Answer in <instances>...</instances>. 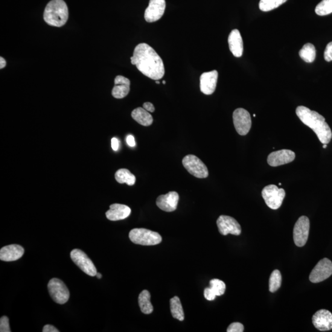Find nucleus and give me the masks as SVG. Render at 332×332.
Segmentation results:
<instances>
[{
  "mask_svg": "<svg viewBox=\"0 0 332 332\" xmlns=\"http://www.w3.org/2000/svg\"><path fill=\"white\" fill-rule=\"evenodd\" d=\"M130 60L132 65H136L140 72L151 79L157 81L164 77V65L161 57L147 44L137 46Z\"/></svg>",
  "mask_w": 332,
  "mask_h": 332,
  "instance_id": "1",
  "label": "nucleus"
},
{
  "mask_svg": "<svg viewBox=\"0 0 332 332\" xmlns=\"http://www.w3.org/2000/svg\"><path fill=\"white\" fill-rule=\"evenodd\" d=\"M296 114L302 123L311 128L323 144H328L332 138L330 127L326 123L325 119L315 111L305 106L296 108Z\"/></svg>",
  "mask_w": 332,
  "mask_h": 332,
  "instance_id": "2",
  "label": "nucleus"
},
{
  "mask_svg": "<svg viewBox=\"0 0 332 332\" xmlns=\"http://www.w3.org/2000/svg\"><path fill=\"white\" fill-rule=\"evenodd\" d=\"M43 18L49 25L62 27L69 19L68 5L63 0H52L46 6Z\"/></svg>",
  "mask_w": 332,
  "mask_h": 332,
  "instance_id": "3",
  "label": "nucleus"
},
{
  "mask_svg": "<svg viewBox=\"0 0 332 332\" xmlns=\"http://www.w3.org/2000/svg\"><path fill=\"white\" fill-rule=\"evenodd\" d=\"M129 239L133 243L142 246H154L161 243L158 233L145 228H135L129 233Z\"/></svg>",
  "mask_w": 332,
  "mask_h": 332,
  "instance_id": "4",
  "label": "nucleus"
},
{
  "mask_svg": "<svg viewBox=\"0 0 332 332\" xmlns=\"http://www.w3.org/2000/svg\"><path fill=\"white\" fill-rule=\"evenodd\" d=\"M261 194L267 205L270 209L276 210L281 206L285 196V191L283 188H279L275 185H270L265 186Z\"/></svg>",
  "mask_w": 332,
  "mask_h": 332,
  "instance_id": "5",
  "label": "nucleus"
},
{
  "mask_svg": "<svg viewBox=\"0 0 332 332\" xmlns=\"http://www.w3.org/2000/svg\"><path fill=\"white\" fill-rule=\"evenodd\" d=\"M183 165L189 173L199 179H205L209 176L208 169L197 156L188 154L182 160Z\"/></svg>",
  "mask_w": 332,
  "mask_h": 332,
  "instance_id": "6",
  "label": "nucleus"
},
{
  "mask_svg": "<svg viewBox=\"0 0 332 332\" xmlns=\"http://www.w3.org/2000/svg\"><path fill=\"white\" fill-rule=\"evenodd\" d=\"M48 287L51 298L57 304L63 305L68 302L69 290L62 281L57 278L52 279L49 282Z\"/></svg>",
  "mask_w": 332,
  "mask_h": 332,
  "instance_id": "7",
  "label": "nucleus"
},
{
  "mask_svg": "<svg viewBox=\"0 0 332 332\" xmlns=\"http://www.w3.org/2000/svg\"><path fill=\"white\" fill-rule=\"evenodd\" d=\"M310 222L307 217L302 216L297 220L293 228V240L298 247L304 246L310 234Z\"/></svg>",
  "mask_w": 332,
  "mask_h": 332,
  "instance_id": "8",
  "label": "nucleus"
},
{
  "mask_svg": "<svg viewBox=\"0 0 332 332\" xmlns=\"http://www.w3.org/2000/svg\"><path fill=\"white\" fill-rule=\"evenodd\" d=\"M71 257L73 261L87 275L93 277L97 275V270L94 264L82 250H73L71 253Z\"/></svg>",
  "mask_w": 332,
  "mask_h": 332,
  "instance_id": "9",
  "label": "nucleus"
},
{
  "mask_svg": "<svg viewBox=\"0 0 332 332\" xmlns=\"http://www.w3.org/2000/svg\"><path fill=\"white\" fill-rule=\"evenodd\" d=\"M233 118L235 129L239 135H247L252 126V119L250 113L246 110L240 108L235 110Z\"/></svg>",
  "mask_w": 332,
  "mask_h": 332,
  "instance_id": "10",
  "label": "nucleus"
},
{
  "mask_svg": "<svg viewBox=\"0 0 332 332\" xmlns=\"http://www.w3.org/2000/svg\"><path fill=\"white\" fill-rule=\"evenodd\" d=\"M332 275V262L328 258H323L314 268L310 275V281L313 283L325 281Z\"/></svg>",
  "mask_w": 332,
  "mask_h": 332,
  "instance_id": "11",
  "label": "nucleus"
},
{
  "mask_svg": "<svg viewBox=\"0 0 332 332\" xmlns=\"http://www.w3.org/2000/svg\"><path fill=\"white\" fill-rule=\"evenodd\" d=\"M217 225L221 235L226 236L231 234L239 236L241 234L240 223L231 217L220 215L217 220Z\"/></svg>",
  "mask_w": 332,
  "mask_h": 332,
  "instance_id": "12",
  "label": "nucleus"
},
{
  "mask_svg": "<svg viewBox=\"0 0 332 332\" xmlns=\"http://www.w3.org/2000/svg\"><path fill=\"white\" fill-rule=\"evenodd\" d=\"M165 10V0H150L149 5L145 11V19L154 22L161 18Z\"/></svg>",
  "mask_w": 332,
  "mask_h": 332,
  "instance_id": "13",
  "label": "nucleus"
},
{
  "mask_svg": "<svg viewBox=\"0 0 332 332\" xmlns=\"http://www.w3.org/2000/svg\"><path fill=\"white\" fill-rule=\"evenodd\" d=\"M295 158V153L290 150L274 151L269 154L267 161L272 167H278L292 162Z\"/></svg>",
  "mask_w": 332,
  "mask_h": 332,
  "instance_id": "14",
  "label": "nucleus"
},
{
  "mask_svg": "<svg viewBox=\"0 0 332 332\" xmlns=\"http://www.w3.org/2000/svg\"><path fill=\"white\" fill-rule=\"evenodd\" d=\"M179 200V194L176 191H171L157 198L156 205L163 211L174 212L177 209Z\"/></svg>",
  "mask_w": 332,
  "mask_h": 332,
  "instance_id": "15",
  "label": "nucleus"
},
{
  "mask_svg": "<svg viewBox=\"0 0 332 332\" xmlns=\"http://www.w3.org/2000/svg\"><path fill=\"white\" fill-rule=\"evenodd\" d=\"M218 72L213 71L204 73L200 77V89L203 94L211 95L216 89Z\"/></svg>",
  "mask_w": 332,
  "mask_h": 332,
  "instance_id": "16",
  "label": "nucleus"
},
{
  "mask_svg": "<svg viewBox=\"0 0 332 332\" xmlns=\"http://www.w3.org/2000/svg\"><path fill=\"white\" fill-rule=\"evenodd\" d=\"M313 324L320 331H328L332 329V314L327 310H320L314 314Z\"/></svg>",
  "mask_w": 332,
  "mask_h": 332,
  "instance_id": "17",
  "label": "nucleus"
},
{
  "mask_svg": "<svg viewBox=\"0 0 332 332\" xmlns=\"http://www.w3.org/2000/svg\"><path fill=\"white\" fill-rule=\"evenodd\" d=\"M24 253V248L17 244L5 246L0 250V260L4 261H16L21 258Z\"/></svg>",
  "mask_w": 332,
  "mask_h": 332,
  "instance_id": "18",
  "label": "nucleus"
},
{
  "mask_svg": "<svg viewBox=\"0 0 332 332\" xmlns=\"http://www.w3.org/2000/svg\"><path fill=\"white\" fill-rule=\"evenodd\" d=\"M131 209L129 207L120 204H113L106 212V217L111 221L124 220L129 216Z\"/></svg>",
  "mask_w": 332,
  "mask_h": 332,
  "instance_id": "19",
  "label": "nucleus"
},
{
  "mask_svg": "<svg viewBox=\"0 0 332 332\" xmlns=\"http://www.w3.org/2000/svg\"><path fill=\"white\" fill-rule=\"evenodd\" d=\"M130 82L128 78L118 75L115 79V86L112 89V95L116 98H123L129 94Z\"/></svg>",
  "mask_w": 332,
  "mask_h": 332,
  "instance_id": "20",
  "label": "nucleus"
},
{
  "mask_svg": "<svg viewBox=\"0 0 332 332\" xmlns=\"http://www.w3.org/2000/svg\"><path fill=\"white\" fill-rule=\"evenodd\" d=\"M230 51L235 57H240L244 51L243 41L240 31L237 29L232 30L228 37Z\"/></svg>",
  "mask_w": 332,
  "mask_h": 332,
  "instance_id": "21",
  "label": "nucleus"
},
{
  "mask_svg": "<svg viewBox=\"0 0 332 332\" xmlns=\"http://www.w3.org/2000/svg\"><path fill=\"white\" fill-rule=\"evenodd\" d=\"M131 116L136 122H138L142 126H151L153 122L152 116L144 108H137V109L132 111Z\"/></svg>",
  "mask_w": 332,
  "mask_h": 332,
  "instance_id": "22",
  "label": "nucleus"
},
{
  "mask_svg": "<svg viewBox=\"0 0 332 332\" xmlns=\"http://www.w3.org/2000/svg\"><path fill=\"white\" fill-rule=\"evenodd\" d=\"M151 295L147 290H143L139 296V305L142 312L150 314L153 311V307L150 302Z\"/></svg>",
  "mask_w": 332,
  "mask_h": 332,
  "instance_id": "23",
  "label": "nucleus"
},
{
  "mask_svg": "<svg viewBox=\"0 0 332 332\" xmlns=\"http://www.w3.org/2000/svg\"><path fill=\"white\" fill-rule=\"evenodd\" d=\"M115 177L116 181L121 184L126 183L128 185L132 186L135 184L136 181L135 175L126 169H120L116 171Z\"/></svg>",
  "mask_w": 332,
  "mask_h": 332,
  "instance_id": "24",
  "label": "nucleus"
},
{
  "mask_svg": "<svg viewBox=\"0 0 332 332\" xmlns=\"http://www.w3.org/2000/svg\"><path fill=\"white\" fill-rule=\"evenodd\" d=\"M170 308L172 315L174 318L183 321L185 319V314L183 309L178 296H174L170 300Z\"/></svg>",
  "mask_w": 332,
  "mask_h": 332,
  "instance_id": "25",
  "label": "nucleus"
},
{
  "mask_svg": "<svg viewBox=\"0 0 332 332\" xmlns=\"http://www.w3.org/2000/svg\"><path fill=\"white\" fill-rule=\"evenodd\" d=\"M300 57L305 62L312 63L316 59V51L314 46L311 43L306 44L299 52Z\"/></svg>",
  "mask_w": 332,
  "mask_h": 332,
  "instance_id": "26",
  "label": "nucleus"
},
{
  "mask_svg": "<svg viewBox=\"0 0 332 332\" xmlns=\"http://www.w3.org/2000/svg\"><path fill=\"white\" fill-rule=\"evenodd\" d=\"M287 0H260L259 8L263 12L272 11L285 4Z\"/></svg>",
  "mask_w": 332,
  "mask_h": 332,
  "instance_id": "27",
  "label": "nucleus"
},
{
  "mask_svg": "<svg viewBox=\"0 0 332 332\" xmlns=\"http://www.w3.org/2000/svg\"><path fill=\"white\" fill-rule=\"evenodd\" d=\"M282 276L279 270H274L270 276L269 281L270 291L275 293L281 287Z\"/></svg>",
  "mask_w": 332,
  "mask_h": 332,
  "instance_id": "28",
  "label": "nucleus"
},
{
  "mask_svg": "<svg viewBox=\"0 0 332 332\" xmlns=\"http://www.w3.org/2000/svg\"><path fill=\"white\" fill-rule=\"evenodd\" d=\"M210 289L215 296H221L225 292L226 285L225 282L220 279H214L210 281Z\"/></svg>",
  "mask_w": 332,
  "mask_h": 332,
  "instance_id": "29",
  "label": "nucleus"
},
{
  "mask_svg": "<svg viewBox=\"0 0 332 332\" xmlns=\"http://www.w3.org/2000/svg\"><path fill=\"white\" fill-rule=\"evenodd\" d=\"M315 12L320 16H327L332 13V0H322L317 5Z\"/></svg>",
  "mask_w": 332,
  "mask_h": 332,
  "instance_id": "30",
  "label": "nucleus"
},
{
  "mask_svg": "<svg viewBox=\"0 0 332 332\" xmlns=\"http://www.w3.org/2000/svg\"><path fill=\"white\" fill-rule=\"evenodd\" d=\"M0 331L11 332L9 319L7 316H2L0 319Z\"/></svg>",
  "mask_w": 332,
  "mask_h": 332,
  "instance_id": "31",
  "label": "nucleus"
},
{
  "mask_svg": "<svg viewBox=\"0 0 332 332\" xmlns=\"http://www.w3.org/2000/svg\"><path fill=\"white\" fill-rule=\"evenodd\" d=\"M244 325L240 322H234L229 325L227 328L228 332H243L244 331Z\"/></svg>",
  "mask_w": 332,
  "mask_h": 332,
  "instance_id": "32",
  "label": "nucleus"
},
{
  "mask_svg": "<svg viewBox=\"0 0 332 332\" xmlns=\"http://www.w3.org/2000/svg\"><path fill=\"white\" fill-rule=\"evenodd\" d=\"M324 59L327 62L332 61V42L329 43L326 46L324 51Z\"/></svg>",
  "mask_w": 332,
  "mask_h": 332,
  "instance_id": "33",
  "label": "nucleus"
},
{
  "mask_svg": "<svg viewBox=\"0 0 332 332\" xmlns=\"http://www.w3.org/2000/svg\"><path fill=\"white\" fill-rule=\"evenodd\" d=\"M204 295H205V298L208 300L209 301H214L216 296L214 295L213 293L211 292V289L209 287L206 288L204 292Z\"/></svg>",
  "mask_w": 332,
  "mask_h": 332,
  "instance_id": "34",
  "label": "nucleus"
},
{
  "mask_svg": "<svg viewBox=\"0 0 332 332\" xmlns=\"http://www.w3.org/2000/svg\"><path fill=\"white\" fill-rule=\"evenodd\" d=\"M143 108L148 111V112L153 113L155 110L153 105L150 103H145L143 105Z\"/></svg>",
  "mask_w": 332,
  "mask_h": 332,
  "instance_id": "35",
  "label": "nucleus"
},
{
  "mask_svg": "<svg viewBox=\"0 0 332 332\" xmlns=\"http://www.w3.org/2000/svg\"><path fill=\"white\" fill-rule=\"evenodd\" d=\"M126 142L128 145L130 147H134L136 146V143L135 141V139L132 135L127 136L126 138Z\"/></svg>",
  "mask_w": 332,
  "mask_h": 332,
  "instance_id": "36",
  "label": "nucleus"
},
{
  "mask_svg": "<svg viewBox=\"0 0 332 332\" xmlns=\"http://www.w3.org/2000/svg\"><path fill=\"white\" fill-rule=\"evenodd\" d=\"M43 332H59L56 328L51 325H46L43 329Z\"/></svg>",
  "mask_w": 332,
  "mask_h": 332,
  "instance_id": "37",
  "label": "nucleus"
},
{
  "mask_svg": "<svg viewBox=\"0 0 332 332\" xmlns=\"http://www.w3.org/2000/svg\"><path fill=\"white\" fill-rule=\"evenodd\" d=\"M119 147V143L118 139L115 138L112 139V148L115 151H118Z\"/></svg>",
  "mask_w": 332,
  "mask_h": 332,
  "instance_id": "38",
  "label": "nucleus"
},
{
  "mask_svg": "<svg viewBox=\"0 0 332 332\" xmlns=\"http://www.w3.org/2000/svg\"><path fill=\"white\" fill-rule=\"evenodd\" d=\"M6 65H7V62H6L5 59L4 57H0V69H2L5 68Z\"/></svg>",
  "mask_w": 332,
  "mask_h": 332,
  "instance_id": "39",
  "label": "nucleus"
},
{
  "mask_svg": "<svg viewBox=\"0 0 332 332\" xmlns=\"http://www.w3.org/2000/svg\"><path fill=\"white\" fill-rule=\"evenodd\" d=\"M96 277H97V278L98 279H101L102 278V275H101V274L97 273V275H96Z\"/></svg>",
  "mask_w": 332,
  "mask_h": 332,
  "instance_id": "40",
  "label": "nucleus"
},
{
  "mask_svg": "<svg viewBox=\"0 0 332 332\" xmlns=\"http://www.w3.org/2000/svg\"><path fill=\"white\" fill-rule=\"evenodd\" d=\"M327 144H324V146H323V148H327Z\"/></svg>",
  "mask_w": 332,
  "mask_h": 332,
  "instance_id": "41",
  "label": "nucleus"
},
{
  "mask_svg": "<svg viewBox=\"0 0 332 332\" xmlns=\"http://www.w3.org/2000/svg\"><path fill=\"white\" fill-rule=\"evenodd\" d=\"M156 84H159L160 83L159 82V81H158V80H157V81H156Z\"/></svg>",
  "mask_w": 332,
  "mask_h": 332,
  "instance_id": "42",
  "label": "nucleus"
},
{
  "mask_svg": "<svg viewBox=\"0 0 332 332\" xmlns=\"http://www.w3.org/2000/svg\"><path fill=\"white\" fill-rule=\"evenodd\" d=\"M162 84H165V81H162Z\"/></svg>",
  "mask_w": 332,
  "mask_h": 332,
  "instance_id": "43",
  "label": "nucleus"
},
{
  "mask_svg": "<svg viewBox=\"0 0 332 332\" xmlns=\"http://www.w3.org/2000/svg\"><path fill=\"white\" fill-rule=\"evenodd\" d=\"M253 116H254V117H255L256 115H255V114H253Z\"/></svg>",
  "mask_w": 332,
  "mask_h": 332,
  "instance_id": "44",
  "label": "nucleus"
}]
</instances>
